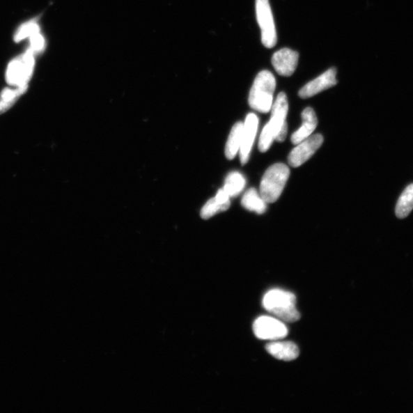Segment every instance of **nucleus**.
I'll list each match as a JSON object with an SVG mask.
<instances>
[{"label":"nucleus","instance_id":"6ab92c4d","mask_svg":"<svg viewBox=\"0 0 413 413\" xmlns=\"http://www.w3.org/2000/svg\"><path fill=\"white\" fill-rule=\"evenodd\" d=\"M245 185L246 180L243 175L238 171H233L226 178L224 190L230 198L236 197L243 192Z\"/></svg>","mask_w":413,"mask_h":413},{"label":"nucleus","instance_id":"39448f33","mask_svg":"<svg viewBox=\"0 0 413 413\" xmlns=\"http://www.w3.org/2000/svg\"><path fill=\"white\" fill-rule=\"evenodd\" d=\"M256 12L261 29L262 43L268 49L274 48L277 43V35L269 0H256Z\"/></svg>","mask_w":413,"mask_h":413},{"label":"nucleus","instance_id":"20e7f679","mask_svg":"<svg viewBox=\"0 0 413 413\" xmlns=\"http://www.w3.org/2000/svg\"><path fill=\"white\" fill-rule=\"evenodd\" d=\"M35 53L30 48L22 56L15 59L7 68L6 81L15 87H26L35 65Z\"/></svg>","mask_w":413,"mask_h":413},{"label":"nucleus","instance_id":"f8f14e48","mask_svg":"<svg viewBox=\"0 0 413 413\" xmlns=\"http://www.w3.org/2000/svg\"><path fill=\"white\" fill-rule=\"evenodd\" d=\"M267 352L278 360L294 361L299 355V349L292 341H275L266 345Z\"/></svg>","mask_w":413,"mask_h":413},{"label":"nucleus","instance_id":"a211bd4d","mask_svg":"<svg viewBox=\"0 0 413 413\" xmlns=\"http://www.w3.org/2000/svg\"><path fill=\"white\" fill-rule=\"evenodd\" d=\"M26 87H18L15 89L5 88L0 93V114L9 110L20 96L27 91Z\"/></svg>","mask_w":413,"mask_h":413},{"label":"nucleus","instance_id":"4468645a","mask_svg":"<svg viewBox=\"0 0 413 413\" xmlns=\"http://www.w3.org/2000/svg\"><path fill=\"white\" fill-rule=\"evenodd\" d=\"M231 205L230 196L224 189L217 192L215 198L209 200L201 210V215L204 219H209L217 213L227 210Z\"/></svg>","mask_w":413,"mask_h":413},{"label":"nucleus","instance_id":"423d86ee","mask_svg":"<svg viewBox=\"0 0 413 413\" xmlns=\"http://www.w3.org/2000/svg\"><path fill=\"white\" fill-rule=\"evenodd\" d=\"M271 111V118L268 123L274 132L276 141L283 142L287 135L286 116L289 111V104L285 93H279Z\"/></svg>","mask_w":413,"mask_h":413},{"label":"nucleus","instance_id":"dca6fc26","mask_svg":"<svg viewBox=\"0 0 413 413\" xmlns=\"http://www.w3.org/2000/svg\"><path fill=\"white\" fill-rule=\"evenodd\" d=\"M244 123L238 122L233 127L226 145L225 155L228 159H235L242 141Z\"/></svg>","mask_w":413,"mask_h":413},{"label":"nucleus","instance_id":"9b49d317","mask_svg":"<svg viewBox=\"0 0 413 413\" xmlns=\"http://www.w3.org/2000/svg\"><path fill=\"white\" fill-rule=\"evenodd\" d=\"M299 57L297 52L286 48L280 49L272 56V64L279 75L290 77L297 68Z\"/></svg>","mask_w":413,"mask_h":413},{"label":"nucleus","instance_id":"0eeeda50","mask_svg":"<svg viewBox=\"0 0 413 413\" xmlns=\"http://www.w3.org/2000/svg\"><path fill=\"white\" fill-rule=\"evenodd\" d=\"M256 338L261 340L276 341L287 336L286 325L279 319L270 316H260L253 326Z\"/></svg>","mask_w":413,"mask_h":413},{"label":"nucleus","instance_id":"f3484780","mask_svg":"<svg viewBox=\"0 0 413 413\" xmlns=\"http://www.w3.org/2000/svg\"><path fill=\"white\" fill-rule=\"evenodd\" d=\"M413 209V184L407 187L397 201L396 206V215L403 219L406 218Z\"/></svg>","mask_w":413,"mask_h":413},{"label":"nucleus","instance_id":"f257e3e1","mask_svg":"<svg viewBox=\"0 0 413 413\" xmlns=\"http://www.w3.org/2000/svg\"><path fill=\"white\" fill-rule=\"evenodd\" d=\"M263 306L283 322H297L301 317L296 308L295 295L290 292L279 289L270 290L264 295Z\"/></svg>","mask_w":413,"mask_h":413},{"label":"nucleus","instance_id":"9d476101","mask_svg":"<svg viewBox=\"0 0 413 413\" xmlns=\"http://www.w3.org/2000/svg\"><path fill=\"white\" fill-rule=\"evenodd\" d=\"M259 119L254 114H249L244 123L242 141L240 147V158L242 165L247 164L249 158V153L258 130Z\"/></svg>","mask_w":413,"mask_h":413},{"label":"nucleus","instance_id":"f03ea898","mask_svg":"<svg viewBox=\"0 0 413 413\" xmlns=\"http://www.w3.org/2000/svg\"><path fill=\"white\" fill-rule=\"evenodd\" d=\"M276 87V81L270 72H260L254 80L249 95V104L254 110L267 114L271 111L274 104V93Z\"/></svg>","mask_w":413,"mask_h":413},{"label":"nucleus","instance_id":"aec40b11","mask_svg":"<svg viewBox=\"0 0 413 413\" xmlns=\"http://www.w3.org/2000/svg\"><path fill=\"white\" fill-rule=\"evenodd\" d=\"M38 31H40V29L37 24L36 20L29 21L18 29L14 36V40L17 42H20L38 32Z\"/></svg>","mask_w":413,"mask_h":413},{"label":"nucleus","instance_id":"4be33fe9","mask_svg":"<svg viewBox=\"0 0 413 413\" xmlns=\"http://www.w3.org/2000/svg\"><path fill=\"white\" fill-rule=\"evenodd\" d=\"M30 43L31 45L29 48L32 49L35 54L41 52L43 50L45 47V40L40 33V31H38V32L30 36Z\"/></svg>","mask_w":413,"mask_h":413},{"label":"nucleus","instance_id":"7ed1b4c3","mask_svg":"<svg viewBox=\"0 0 413 413\" xmlns=\"http://www.w3.org/2000/svg\"><path fill=\"white\" fill-rule=\"evenodd\" d=\"M290 174V169L282 163H276L267 170L260 188V194L267 203H274L281 196Z\"/></svg>","mask_w":413,"mask_h":413},{"label":"nucleus","instance_id":"412c9836","mask_svg":"<svg viewBox=\"0 0 413 413\" xmlns=\"http://www.w3.org/2000/svg\"><path fill=\"white\" fill-rule=\"evenodd\" d=\"M275 139V135L274 131H272L269 123L264 127L259 140V150L261 153L267 152L274 140Z\"/></svg>","mask_w":413,"mask_h":413},{"label":"nucleus","instance_id":"2eb2a0df","mask_svg":"<svg viewBox=\"0 0 413 413\" xmlns=\"http://www.w3.org/2000/svg\"><path fill=\"white\" fill-rule=\"evenodd\" d=\"M241 204L249 212H254L258 215L265 213L267 208V201L255 189H249L245 192Z\"/></svg>","mask_w":413,"mask_h":413},{"label":"nucleus","instance_id":"1a4fd4ad","mask_svg":"<svg viewBox=\"0 0 413 413\" xmlns=\"http://www.w3.org/2000/svg\"><path fill=\"white\" fill-rule=\"evenodd\" d=\"M337 69L332 68L325 73L318 77L313 81L306 84L299 91V95L301 98L306 99L313 97L318 93L334 87L338 84L336 80Z\"/></svg>","mask_w":413,"mask_h":413},{"label":"nucleus","instance_id":"ddd939ff","mask_svg":"<svg viewBox=\"0 0 413 413\" xmlns=\"http://www.w3.org/2000/svg\"><path fill=\"white\" fill-rule=\"evenodd\" d=\"M302 127L295 131L291 137L293 144H299L304 139L311 136L317 127L318 119L313 108H306L302 113Z\"/></svg>","mask_w":413,"mask_h":413},{"label":"nucleus","instance_id":"6e6552de","mask_svg":"<svg viewBox=\"0 0 413 413\" xmlns=\"http://www.w3.org/2000/svg\"><path fill=\"white\" fill-rule=\"evenodd\" d=\"M324 141L321 134L310 136L297 144L289 155L290 165L297 168L306 162L321 147Z\"/></svg>","mask_w":413,"mask_h":413}]
</instances>
